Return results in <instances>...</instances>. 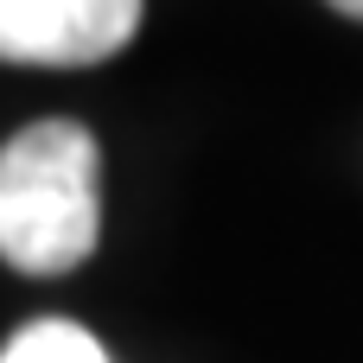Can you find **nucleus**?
<instances>
[{
	"mask_svg": "<svg viewBox=\"0 0 363 363\" xmlns=\"http://www.w3.org/2000/svg\"><path fill=\"white\" fill-rule=\"evenodd\" d=\"M102 236V153L83 121H32L0 147V255L70 274Z\"/></svg>",
	"mask_w": 363,
	"mask_h": 363,
	"instance_id": "nucleus-1",
	"label": "nucleus"
},
{
	"mask_svg": "<svg viewBox=\"0 0 363 363\" xmlns=\"http://www.w3.org/2000/svg\"><path fill=\"white\" fill-rule=\"evenodd\" d=\"M140 26V0H0V64L83 70L115 57Z\"/></svg>",
	"mask_w": 363,
	"mask_h": 363,
	"instance_id": "nucleus-2",
	"label": "nucleus"
},
{
	"mask_svg": "<svg viewBox=\"0 0 363 363\" xmlns=\"http://www.w3.org/2000/svg\"><path fill=\"white\" fill-rule=\"evenodd\" d=\"M0 363H108L102 338L77 319H32L6 338Z\"/></svg>",
	"mask_w": 363,
	"mask_h": 363,
	"instance_id": "nucleus-3",
	"label": "nucleus"
},
{
	"mask_svg": "<svg viewBox=\"0 0 363 363\" xmlns=\"http://www.w3.org/2000/svg\"><path fill=\"white\" fill-rule=\"evenodd\" d=\"M338 13H351V19H363V0H332Z\"/></svg>",
	"mask_w": 363,
	"mask_h": 363,
	"instance_id": "nucleus-4",
	"label": "nucleus"
}]
</instances>
